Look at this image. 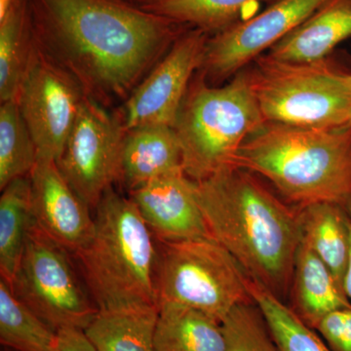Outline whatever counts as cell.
<instances>
[{
  "label": "cell",
  "mask_w": 351,
  "mask_h": 351,
  "mask_svg": "<svg viewBox=\"0 0 351 351\" xmlns=\"http://www.w3.org/2000/svg\"><path fill=\"white\" fill-rule=\"evenodd\" d=\"M221 325L226 351H282L254 302L234 307Z\"/></svg>",
  "instance_id": "obj_27"
},
{
  "label": "cell",
  "mask_w": 351,
  "mask_h": 351,
  "mask_svg": "<svg viewBox=\"0 0 351 351\" xmlns=\"http://www.w3.org/2000/svg\"><path fill=\"white\" fill-rule=\"evenodd\" d=\"M32 223L31 178H18L0 196V276L9 286L19 267Z\"/></svg>",
  "instance_id": "obj_22"
},
{
  "label": "cell",
  "mask_w": 351,
  "mask_h": 351,
  "mask_svg": "<svg viewBox=\"0 0 351 351\" xmlns=\"http://www.w3.org/2000/svg\"><path fill=\"white\" fill-rule=\"evenodd\" d=\"M210 36L189 27L124 103L126 131L147 125L174 127L189 85L204 60Z\"/></svg>",
  "instance_id": "obj_12"
},
{
  "label": "cell",
  "mask_w": 351,
  "mask_h": 351,
  "mask_svg": "<svg viewBox=\"0 0 351 351\" xmlns=\"http://www.w3.org/2000/svg\"><path fill=\"white\" fill-rule=\"evenodd\" d=\"M29 178L32 223L75 256L93 237L91 209L69 186L56 161L38 160Z\"/></svg>",
  "instance_id": "obj_13"
},
{
  "label": "cell",
  "mask_w": 351,
  "mask_h": 351,
  "mask_svg": "<svg viewBox=\"0 0 351 351\" xmlns=\"http://www.w3.org/2000/svg\"><path fill=\"white\" fill-rule=\"evenodd\" d=\"M195 184L212 239L247 276L288 301L295 256L304 239L301 209L242 168H228Z\"/></svg>",
  "instance_id": "obj_2"
},
{
  "label": "cell",
  "mask_w": 351,
  "mask_h": 351,
  "mask_svg": "<svg viewBox=\"0 0 351 351\" xmlns=\"http://www.w3.org/2000/svg\"><path fill=\"white\" fill-rule=\"evenodd\" d=\"M350 38L351 0H327L267 54L282 61H318Z\"/></svg>",
  "instance_id": "obj_16"
},
{
  "label": "cell",
  "mask_w": 351,
  "mask_h": 351,
  "mask_svg": "<svg viewBox=\"0 0 351 351\" xmlns=\"http://www.w3.org/2000/svg\"><path fill=\"white\" fill-rule=\"evenodd\" d=\"M128 195L159 241L212 239L196 199L195 182L182 168Z\"/></svg>",
  "instance_id": "obj_14"
},
{
  "label": "cell",
  "mask_w": 351,
  "mask_h": 351,
  "mask_svg": "<svg viewBox=\"0 0 351 351\" xmlns=\"http://www.w3.org/2000/svg\"><path fill=\"white\" fill-rule=\"evenodd\" d=\"M158 307L99 311L85 332L98 351H154Z\"/></svg>",
  "instance_id": "obj_21"
},
{
  "label": "cell",
  "mask_w": 351,
  "mask_h": 351,
  "mask_svg": "<svg viewBox=\"0 0 351 351\" xmlns=\"http://www.w3.org/2000/svg\"><path fill=\"white\" fill-rule=\"evenodd\" d=\"M300 209L304 241L343 289L351 245L348 209L334 203H316Z\"/></svg>",
  "instance_id": "obj_18"
},
{
  "label": "cell",
  "mask_w": 351,
  "mask_h": 351,
  "mask_svg": "<svg viewBox=\"0 0 351 351\" xmlns=\"http://www.w3.org/2000/svg\"><path fill=\"white\" fill-rule=\"evenodd\" d=\"M73 256L32 223L12 284L14 295L53 329L85 330L99 313Z\"/></svg>",
  "instance_id": "obj_8"
},
{
  "label": "cell",
  "mask_w": 351,
  "mask_h": 351,
  "mask_svg": "<svg viewBox=\"0 0 351 351\" xmlns=\"http://www.w3.org/2000/svg\"><path fill=\"white\" fill-rule=\"evenodd\" d=\"M89 243L73 258L99 311L158 307V243L130 197L110 189Z\"/></svg>",
  "instance_id": "obj_4"
},
{
  "label": "cell",
  "mask_w": 351,
  "mask_h": 351,
  "mask_svg": "<svg viewBox=\"0 0 351 351\" xmlns=\"http://www.w3.org/2000/svg\"><path fill=\"white\" fill-rule=\"evenodd\" d=\"M180 168L182 147L173 127L147 125L126 132L117 182L127 193Z\"/></svg>",
  "instance_id": "obj_15"
},
{
  "label": "cell",
  "mask_w": 351,
  "mask_h": 351,
  "mask_svg": "<svg viewBox=\"0 0 351 351\" xmlns=\"http://www.w3.org/2000/svg\"><path fill=\"white\" fill-rule=\"evenodd\" d=\"M277 0H147L140 5L164 17L201 29L210 36L246 19L247 8Z\"/></svg>",
  "instance_id": "obj_23"
},
{
  "label": "cell",
  "mask_w": 351,
  "mask_h": 351,
  "mask_svg": "<svg viewBox=\"0 0 351 351\" xmlns=\"http://www.w3.org/2000/svg\"><path fill=\"white\" fill-rule=\"evenodd\" d=\"M54 351H98L85 330L66 327L57 331Z\"/></svg>",
  "instance_id": "obj_29"
},
{
  "label": "cell",
  "mask_w": 351,
  "mask_h": 351,
  "mask_svg": "<svg viewBox=\"0 0 351 351\" xmlns=\"http://www.w3.org/2000/svg\"><path fill=\"white\" fill-rule=\"evenodd\" d=\"M126 132L119 117L86 96L56 162L69 186L91 210L119 180Z\"/></svg>",
  "instance_id": "obj_9"
},
{
  "label": "cell",
  "mask_w": 351,
  "mask_h": 351,
  "mask_svg": "<svg viewBox=\"0 0 351 351\" xmlns=\"http://www.w3.org/2000/svg\"><path fill=\"white\" fill-rule=\"evenodd\" d=\"M348 214H350V234H351V208L348 210ZM343 290H345V293L346 297L348 298L351 302V245H350V262H348V270H346V274L345 277V281H343Z\"/></svg>",
  "instance_id": "obj_30"
},
{
  "label": "cell",
  "mask_w": 351,
  "mask_h": 351,
  "mask_svg": "<svg viewBox=\"0 0 351 351\" xmlns=\"http://www.w3.org/2000/svg\"><path fill=\"white\" fill-rule=\"evenodd\" d=\"M315 331L332 351H351V306L328 313Z\"/></svg>",
  "instance_id": "obj_28"
},
{
  "label": "cell",
  "mask_w": 351,
  "mask_h": 351,
  "mask_svg": "<svg viewBox=\"0 0 351 351\" xmlns=\"http://www.w3.org/2000/svg\"><path fill=\"white\" fill-rule=\"evenodd\" d=\"M15 2L16 0H0V18L6 15Z\"/></svg>",
  "instance_id": "obj_31"
},
{
  "label": "cell",
  "mask_w": 351,
  "mask_h": 351,
  "mask_svg": "<svg viewBox=\"0 0 351 351\" xmlns=\"http://www.w3.org/2000/svg\"><path fill=\"white\" fill-rule=\"evenodd\" d=\"M327 0H277L261 12L210 36L198 73L211 85L232 80L300 27Z\"/></svg>",
  "instance_id": "obj_11"
},
{
  "label": "cell",
  "mask_w": 351,
  "mask_h": 351,
  "mask_svg": "<svg viewBox=\"0 0 351 351\" xmlns=\"http://www.w3.org/2000/svg\"><path fill=\"white\" fill-rule=\"evenodd\" d=\"M245 71L265 122L314 129L351 124V73L332 55L289 62L265 53Z\"/></svg>",
  "instance_id": "obj_6"
},
{
  "label": "cell",
  "mask_w": 351,
  "mask_h": 351,
  "mask_svg": "<svg viewBox=\"0 0 351 351\" xmlns=\"http://www.w3.org/2000/svg\"><path fill=\"white\" fill-rule=\"evenodd\" d=\"M158 306L191 307L223 322L234 307L253 302L246 272L213 239L159 241Z\"/></svg>",
  "instance_id": "obj_7"
},
{
  "label": "cell",
  "mask_w": 351,
  "mask_h": 351,
  "mask_svg": "<svg viewBox=\"0 0 351 351\" xmlns=\"http://www.w3.org/2000/svg\"><path fill=\"white\" fill-rule=\"evenodd\" d=\"M137 1L138 2V3H142V2L147 1V0H137Z\"/></svg>",
  "instance_id": "obj_32"
},
{
  "label": "cell",
  "mask_w": 351,
  "mask_h": 351,
  "mask_svg": "<svg viewBox=\"0 0 351 351\" xmlns=\"http://www.w3.org/2000/svg\"><path fill=\"white\" fill-rule=\"evenodd\" d=\"M38 161L34 138L16 101L0 107V189L18 178L27 177Z\"/></svg>",
  "instance_id": "obj_26"
},
{
  "label": "cell",
  "mask_w": 351,
  "mask_h": 351,
  "mask_svg": "<svg viewBox=\"0 0 351 351\" xmlns=\"http://www.w3.org/2000/svg\"><path fill=\"white\" fill-rule=\"evenodd\" d=\"M246 285L281 350L332 351L315 330L304 324L285 302L247 274Z\"/></svg>",
  "instance_id": "obj_24"
},
{
  "label": "cell",
  "mask_w": 351,
  "mask_h": 351,
  "mask_svg": "<svg viewBox=\"0 0 351 351\" xmlns=\"http://www.w3.org/2000/svg\"><path fill=\"white\" fill-rule=\"evenodd\" d=\"M223 325L191 307L159 306L154 351H226Z\"/></svg>",
  "instance_id": "obj_19"
},
{
  "label": "cell",
  "mask_w": 351,
  "mask_h": 351,
  "mask_svg": "<svg viewBox=\"0 0 351 351\" xmlns=\"http://www.w3.org/2000/svg\"><path fill=\"white\" fill-rule=\"evenodd\" d=\"M85 98L80 83L36 43L16 101L38 149V160L60 158Z\"/></svg>",
  "instance_id": "obj_10"
},
{
  "label": "cell",
  "mask_w": 351,
  "mask_h": 351,
  "mask_svg": "<svg viewBox=\"0 0 351 351\" xmlns=\"http://www.w3.org/2000/svg\"><path fill=\"white\" fill-rule=\"evenodd\" d=\"M57 331L14 295L0 279V343L14 351H54Z\"/></svg>",
  "instance_id": "obj_25"
},
{
  "label": "cell",
  "mask_w": 351,
  "mask_h": 351,
  "mask_svg": "<svg viewBox=\"0 0 351 351\" xmlns=\"http://www.w3.org/2000/svg\"><path fill=\"white\" fill-rule=\"evenodd\" d=\"M4 351H14V350H9V348H4Z\"/></svg>",
  "instance_id": "obj_33"
},
{
  "label": "cell",
  "mask_w": 351,
  "mask_h": 351,
  "mask_svg": "<svg viewBox=\"0 0 351 351\" xmlns=\"http://www.w3.org/2000/svg\"><path fill=\"white\" fill-rule=\"evenodd\" d=\"M234 167L265 178L295 207L350 209L351 124L314 129L265 122L241 145Z\"/></svg>",
  "instance_id": "obj_3"
},
{
  "label": "cell",
  "mask_w": 351,
  "mask_h": 351,
  "mask_svg": "<svg viewBox=\"0 0 351 351\" xmlns=\"http://www.w3.org/2000/svg\"><path fill=\"white\" fill-rule=\"evenodd\" d=\"M36 40L29 0H16L0 18V100H17Z\"/></svg>",
  "instance_id": "obj_20"
},
{
  "label": "cell",
  "mask_w": 351,
  "mask_h": 351,
  "mask_svg": "<svg viewBox=\"0 0 351 351\" xmlns=\"http://www.w3.org/2000/svg\"><path fill=\"white\" fill-rule=\"evenodd\" d=\"M288 301L295 315L313 330L328 313L351 306L331 270L304 239L295 256Z\"/></svg>",
  "instance_id": "obj_17"
},
{
  "label": "cell",
  "mask_w": 351,
  "mask_h": 351,
  "mask_svg": "<svg viewBox=\"0 0 351 351\" xmlns=\"http://www.w3.org/2000/svg\"><path fill=\"white\" fill-rule=\"evenodd\" d=\"M41 50L104 106L125 101L189 27L129 0H29Z\"/></svg>",
  "instance_id": "obj_1"
},
{
  "label": "cell",
  "mask_w": 351,
  "mask_h": 351,
  "mask_svg": "<svg viewBox=\"0 0 351 351\" xmlns=\"http://www.w3.org/2000/svg\"><path fill=\"white\" fill-rule=\"evenodd\" d=\"M265 123L242 69L225 85H211L196 73L176 119L182 169L200 182L234 167L245 141Z\"/></svg>",
  "instance_id": "obj_5"
}]
</instances>
